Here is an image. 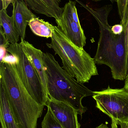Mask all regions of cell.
<instances>
[{
  "instance_id": "obj_1",
  "label": "cell",
  "mask_w": 128,
  "mask_h": 128,
  "mask_svg": "<svg viewBox=\"0 0 128 128\" xmlns=\"http://www.w3.org/2000/svg\"><path fill=\"white\" fill-rule=\"evenodd\" d=\"M95 19L100 30V38L94 59L95 64H105L110 68L113 79L125 80L128 71V55L125 45V32L116 35L112 32L108 17L112 9L107 4L94 9L76 0Z\"/></svg>"
},
{
  "instance_id": "obj_2",
  "label": "cell",
  "mask_w": 128,
  "mask_h": 128,
  "mask_svg": "<svg viewBox=\"0 0 128 128\" xmlns=\"http://www.w3.org/2000/svg\"><path fill=\"white\" fill-rule=\"evenodd\" d=\"M0 84L4 86L15 121L20 128H37L44 106L38 104L21 80L16 64L1 63Z\"/></svg>"
},
{
  "instance_id": "obj_3",
  "label": "cell",
  "mask_w": 128,
  "mask_h": 128,
  "mask_svg": "<svg viewBox=\"0 0 128 128\" xmlns=\"http://www.w3.org/2000/svg\"><path fill=\"white\" fill-rule=\"evenodd\" d=\"M43 58L48 98L70 104L82 117L87 110L82 104V100L83 98L93 96V92L68 74L52 54L43 52Z\"/></svg>"
},
{
  "instance_id": "obj_4",
  "label": "cell",
  "mask_w": 128,
  "mask_h": 128,
  "mask_svg": "<svg viewBox=\"0 0 128 128\" xmlns=\"http://www.w3.org/2000/svg\"><path fill=\"white\" fill-rule=\"evenodd\" d=\"M49 48L54 50L62 60V68L82 84L88 82L92 76L98 74L94 58L83 48L71 42L58 26H54Z\"/></svg>"
},
{
  "instance_id": "obj_5",
  "label": "cell",
  "mask_w": 128,
  "mask_h": 128,
  "mask_svg": "<svg viewBox=\"0 0 128 128\" xmlns=\"http://www.w3.org/2000/svg\"><path fill=\"white\" fill-rule=\"evenodd\" d=\"M7 50L16 59L18 74L29 93L38 104L46 106L48 96L37 72L26 54L20 43L10 44Z\"/></svg>"
},
{
  "instance_id": "obj_6",
  "label": "cell",
  "mask_w": 128,
  "mask_h": 128,
  "mask_svg": "<svg viewBox=\"0 0 128 128\" xmlns=\"http://www.w3.org/2000/svg\"><path fill=\"white\" fill-rule=\"evenodd\" d=\"M96 106L112 120L111 128H118L121 123L128 124V91L124 88L93 92Z\"/></svg>"
},
{
  "instance_id": "obj_7",
  "label": "cell",
  "mask_w": 128,
  "mask_h": 128,
  "mask_svg": "<svg viewBox=\"0 0 128 128\" xmlns=\"http://www.w3.org/2000/svg\"><path fill=\"white\" fill-rule=\"evenodd\" d=\"M58 26L66 37L75 46L83 48L86 44V38L80 24L74 21L66 4L60 17L55 19Z\"/></svg>"
},
{
  "instance_id": "obj_8",
  "label": "cell",
  "mask_w": 128,
  "mask_h": 128,
  "mask_svg": "<svg viewBox=\"0 0 128 128\" xmlns=\"http://www.w3.org/2000/svg\"><path fill=\"white\" fill-rule=\"evenodd\" d=\"M46 106L49 108L64 128H80L77 110L70 104L49 98Z\"/></svg>"
},
{
  "instance_id": "obj_9",
  "label": "cell",
  "mask_w": 128,
  "mask_h": 128,
  "mask_svg": "<svg viewBox=\"0 0 128 128\" xmlns=\"http://www.w3.org/2000/svg\"><path fill=\"white\" fill-rule=\"evenodd\" d=\"M13 15L16 28L21 38L25 40L26 30L30 20L37 16L32 12L24 0H14Z\"/></svg>"
},
{
  "instance_id": "obj_10",
  "label": "cell",
  "mask_w": 128,
  "mask_h": 128,
  "mask_svg": "<svg viewBox=\"0 0 128 128\" xmlns=\"http://www.w3.org/2000/svg\"><path fill=\"white\" fill-rule=\"evenodd\" d=\"M21 40L20 43L23 50L34 68L37 72L45 92L48 96L46 74L43 58V52L40 50L36 48L32 44L26 41L24 39L21 38Z\"/></svg>"
},
{
  "instance_id": "obj_11",
  "label": "cell",
  "mask_w": 128,
  "mask_h": 128,
  "mask_svg": "<svg viewBox=\"0 0 128 128\" xmlns=\"http://www.w3.org/2000/svg\"><path fill=\"white\" fill-rule=\"evenodd\" d=\"M29 8L36 13L47 17L58 18L62 14L64 7L60 6L61 0H24Z\"/></svg>"
},
{
  "instance_id": "obj_12",
  "label": "cell",
  "mask_w": 128,
  "mask_h": 128,
  "mask_svg": "<svg viewBox=\"0 0 128 128\" xmlns=\"http://www.w3.org/2000/svg\"><path fill=\"white\" fill-rule=\"evenodd\" d=\"M0 121L2 128H20L14 119L5 90L0 84Z\"/></svg>"
},
{
  "instance_id": "obj_13",
  "label": "cell",
  "mask_w": 128,
  "mask_h": 128,
  "mask_svg": "<svg viewBox=\"0 0 128 128\" xmlns=\"http://www.w3.org/2000/svg\"><path fill=\"white\" fill-rule=\"evenodd\" d=\"M0 24L3 28L5 36L10 44L18 42L20 36L13 17L12 16H9L5 9H2L0 11Z\"/></svg>"
},
{
  "instance_id": "obj_14",
  "label": "cell",
  "mask_w": 128,
  "mask_h": 128,
  "mask_svg": "<svg viewBox=\"0 0 128 128\" xmlns=\"http://www.w3.org/2000/svg\"><path fill=\"white\" fill-rule=\"evenodd\" d=\"M28 25L32 32L37 36L47 38L52 36L55 26L49 22L35 17L30 20Z\"/></svg>"
},
{
  "instance_id": "obj_15",
  "label": "cell",
  "mask_w": 128,
  "mask_h": 128,
  "mask_svg": "<svg viewBox=\"0 0 128 128\" xmlns=\"http://www.w3.org/2000/svg\"><path fill=\"white\" fill-rule=\"evenodd\" d=\"M42 128H64L58 122L49 108L41 124Z\"/></svg>"
},
{
  "instance_id": "obj_16",
  "label": "cell",
  "mask_w": 128,
  "mask_h": 128,
  "mask_svg": "<svg viewBox=\"0 0 128 128\" xmlns=\"http://www.w3.org/2000/svg\"><path fill=\"white\" fill-rule=\"evenodd\" d=\"M119 16L121 19V24L124 30L127 27L128 19V2L127 0H116Z\"/></svg>"
},
{
  "instance_id": "obj_17",
  "label": "cell",
  "mask_w": 128,
  "mask_h": 128,
  "mask_svg": "<svg viewBox=\"0 0 128 128\" xmlns=\"http://www.w3.org/2000/svg\"><path fill=\"white\" fill-rule=\"evenodd\" d=\"M10 44L5 36L4 30L1 26L0 30V47L7 49L9 47Z\"/></svg>"
},
{
  "instance_id": "obj_18",
  "label": "cell",
  "mask_w": 128,
  "mask_h": 128,
  "mask_svg": "<svg viewBox=\"0 0 128 128\" xmlns=\"http://www.w3.org/2000/svg\"><path fill=\"white\" fill-rule=\"evenodd\" d=\"M16 59L13 55L9 54L8 53L1 61V63H8V64H16Z\"/></svg>"
},
{
  "instance_id": "obj_19",
  "label": "cell",
  "mask_w": 128,
  "mask_h": 128,
  "mask_svg": "<svg viewBox=\"0 0 128 128\" xmlns=\"http://www.w3.org/2000/svg\"><path fill=\"white\" fill-rule=\"evenodd\" d=\"M111 29L113 34L116 35H119L123 32L124 28L121 24H116L111 27Z\"/></svg>"
},
{
  "instance_id": "obj_20",
  "label": "cell",
  "mask_w": 128,
  "mask_h": 128,
  "mask_svg": "<svg viewBox=\"0 0 128 128\" xmlns=\"http://www.w3.org/2000/svg\"><path fill=\"white\" fill-rule=\"evenodd\" d=\"M2 4V9L6 10L9 4H13L14 0H1Z\"/></svg>"
},
{
  "instance_id": "obj_21",
  "label": "cell",
  "mask_w": 128,
  "mask_h": 128,
  "mask_svg": "<svg viewBox=\"0 0 128 128\" xmlns=\"http://www.w3.org/2000/svg\"><path fill=\"white\" fill-rule=\"evenodd\" d=\"M124 31L125 32V45H126V50H127V53L128 59V19L127 27Z\"/></svg>"
},
{
  "instance_id": "obj_22",
  "label": "cell",
  "mask_w": 128,
  "mask_h": 128,
  "mask_svg": "<svg viewBox=\"0 0 128 128\" xmlns=\"http://www.w3.org/2000/svg\"><path fill=\"white\" fill-rule=\"evenodd\" d=\"M121 128H128V124L125 123H122L119 124Z\"/></svg>"
},
{
  "instance_id": "obj_23",
  "label": "cell",
  "mask_w": 128,
  "mask_h": 128,
  "mask_svg": "<svg viewBox=\"0 0 128 128\" xmlns=\"http://www.w3.org/2000/svg\"><path fill=\"white\" fill-rule=\"evenodd\" d=\"M109 128L107 126V125L104 124H102L100 125L99 126L97 127V128Z\"/></svg>"
},
{
  "instance_id": "obj_24",
  "label": "cell",
  "mask_w": 128,
  "mask_h": 128,
  "mask_svg": "<svg viewBox=\"0 0 128 128\" xmlns=\"http://www.w3.org/2000/svg\"><path fill=\"white\" fill-rule=\"evenodd\" d=\"M104 0H92V1L94 2H99L101 1ZM112 3H113L114 2H117L116 0H109Z\"/></svg>"
},
{
  "instance_id": "obj_25",
  "label": "cell",
  "mask_w": 128,
  "mask_h": 128,
  "mask_svg": "<svg viewBox=\"0 0 128 128\" xmlns=\"http://www.w3.org/2000/svg\"><path fill=\"white\" fill-rule=\"evenodd\" d=\"M124 88L125 89L127 90L128 91V82H125V86H124Z\"/></svg>"
},
{
  "instance_id": "obj_26",
  "label": "cell",
  "mask_w": 128,
  "mask_h": 128,
  "mask_svg": "<svg viewBox=\"0 0 128 128\" xmlns=\"http://www.w3.org/2000/svg\"><path fill=\"white\" fill-rule=\"evenodd\" d=\"M128 82V72L127 74V76H126V78L125 80V82Z\"/></svg>"
}]
</instances>
